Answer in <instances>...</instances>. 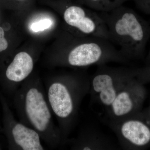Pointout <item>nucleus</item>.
Instances as JSON below:
<instances>
[{
  "mask_svg": "<svg viewBox=\"0 0 150 150\" xmlns=\"http://www.w3.org/2000/svg\"><path fill=\"white\" fill-rule=\"evenodd\" d=\"M20 121L35 130L51 149L62 146L59 126L55 125L45 88L37 78H28L12 96Z\"/></svg>",
  "mask_w": 150,
  "mask_h": 150,
  "instance_id": "obj_1",
  "label": "nucleus"
},
{
  "mask_svg": "<svg viewBox=\"0 0 150 150\" xmlns=\"http://www.w3.org/2000/svg\"><path fill=\"white\" fill-rule=\"evenodd\" d=\"M91 77L86 74L64 75L44 84L48 103L58 121L62 146L76 126L81 103L89 93Z\"/></svg>",
  "mask_w": 150,
  "mask_h": 150,
  "instance_id": "obj_2",
  "label": "nucleus"
},
{
  "mask_svg": "<svg viewBox=\"0 0 150 150\" xmlns=\"http://www.w3.org/2000/svg\"><path fill=\"white\" fill-rule=\"evenodd\" d=\"M99 14L107 26L109 40L120 47L122 56L129 62L143 59L150 38L149 23L123 6Z\"/></svg>",
  "mask_w": 150,
  "mask_h": 150,
  "instance_id": "obj_3",
  "label": "nucleus"
},
{
  "mask_svg": "<svg viewBox=\"0 0 150 150\" xmlns=\"http://www.w3.org/2000/svg\"><path fill=\"white\" fill-rule=\"evenodd\" d=\"M137 68L112 67L103 64L91 77L89 93L91 101L98 103L105 111L118 92L131 79L136 77Z\"/></svg>",
  "mask_w": 150,
  "mask_h": 150,
  "instance_id": "obj_4",
  "label": "nucleus"
},
{
  "mask_svg": "<svg viewBox=\"0 0 150 150\" xmlns=\"http://www.w3.org/2000/svg\"><path fill=\"white\" fill-rule=\"evenodd\" d=\"M108 125L124 150H145L150 147V125L144 112L116 120H108Z\"/></svg>",
  "mask_w": 150,
  "mask_h": 150,
  "instance_id": "obj_5",
  "label": "nucleus"
},
{
  "mask_svg": "<svg viewBox=\"0 0 150 150\" xmlns=\"http://www.w3.org/2000/svg\"><path fill=\"white\" fill-rule=\"evenodd\" d=\"M0 102L3 111V132L7 140L9 149H46L41 144L42 139L37 131L16 119L1 90Z\"/></svg>",
  "mask_w": 150,
  "mask_h": 150,
  "instance_id": "obj_6",
  "label": "nucleus"
},
{
  "mask_svg": "<svg viewBox=\"0 0 150 150\" xmlns=\"http://www.w3.org/2000/svg\"><path fill=\"white\" fill-rule=\"evenodd\" d=\"M144 85L135 77L123 86L105 111L109 120H118L141 112L147 95Z\"/></svg>",
  "mask_w": 150,
  "mask_h": 150,
  "instance_id": "obj_7",
  "label": "nucleus"
},
{
  "mask_svg": "<svg viewBox=\"0 0 150 150\" xmlns=\"http://www.w3.org/2000/svg\"><path fill=\"white\" fill-rule=\"evenodd\" d=\"M67 24L86 36H94L109 40L106 24L99 13L87 10L77 5L67 7L64 13Z\"/></svg>",
  "mask_w": 150,
  "mask_h": 150,
  "instance_id": "obj_8",
  "label": "nucleus"
},
{
  "mask_svg": "<svg viewBox=\"0 0 150 150\" xmlns=\"http://www.w3.org/2000/svg\"><path fill=\"white\" fill-rule=\"evenodd\" d=\"M33 66L34 61L30 54L25 52L17 54L0 80V87L4 93L12 97L21 83L28 78Z\"/></svg>",
  "mask_w": 150,
  "mask_h": 150,
  "instance_id": "obj_9",
  "label": "nucleus"
},
{
  "mask_svg": "<svg viewBox=\"0 0 150 150\" xmlns=\"http://www.w3.org/2000/svg\"><path fill=\"white\" fill-rule=\"evenodd\" d=\"M66 144L76 150H116L118 147L107 136L93 125H87L79 131L76 138L68 139Z\"/></svg>",
  "mask_w": 150,
  "mask_h": 150,
  "instance_id": "obj_10",
  "label": "nucleus"
},
{
  "mask_svg": "<svg viewBox=\"0 0 150 150\" xmlns=\"http://www.w3.org/2000/svg\"><path fill=\"white\" fill-rule=\"evenodd\" d=\"M93 10L100 12H108L121 6L129 0H83Z\"/></svg>",
  "mask_w": 150,
  "mask_h": 150,
  "instance_id": "obj_11",
  "label": "nucleus"
},
{
  "mask_svg": "<svg viewBox=\"0 0 150 150\" xmlns=\"http://www.w3.org/2000/svg\"><path fill=\"white\" fill-rule=\"evenodd\" d=\"M136 78L143 84L150 83V67L137 68Z\"/></svg>",
  "mask_w": 150,
  "mask_h": 150,
  "instance_id": "obj_12",
  "label": "nucleus"
},
{
  "mask_svg": "<svg viewBox=\"0 0 150 150\" xmlns=\"http://www.w3.org/2000/svg\"><path fill=\"white\" fill-rule=\"evenodd\" d=\"M52 21L51 20L49 19H45L33 23L30 26V28L34 32H39L49 28L52 25Z\"/></svg>",
  "mask_w": 150,
  "mask_h": 150,
  "instance_id": "obj_13",
  "label": "nucleus"
},
{
  "mask_svg": "<svg viewBox=\"0 0 150 150\" xmlns=\"http://www.w3.org/2000/svg\"><path fill=\"white\" fill-rule=\"evenodd\" d=\"M137 8L147 15H150V0H135Z\"/></svg>",
  "mask_w": 150,
  "mask_h": 150,
  "instance_id": "obj_14",
  "label": "nucleus"
},
{
  "mask_svg": "<svg viewBox=\"0 0 150 150\" xmlns=\"http://www.w3.org/2000/svg\"><path fill=\"white\" fill-rule=\"evenodd\" d=\"M8 46V43L4 38V31L2 28L0 27V52L6 50Z\"/></svg>",
  "mask_w": 150,
  "mask_h": 150,
  "instance_id": "obj_15",
  "label": "nucleus"
},
{
  "mask_svg": "<svg viewBox=\"0 0 150 150\" xmlns=\"http://www.w3.org/2000/svg\"><path fill=\"white\" fill-rule=\"evenodd\" d=\"M146 118L150 125V104L149 106L146 110L143 111Z\"/></svg>",
  "mask_w": 150,
  "mask_h": 150,
  "instance_id": "obj_16",
  "label": "nucleus"
},
{
  "mask_svg": "<svg viewBox=\"0 0 150 150\" xmlns=\"http://www.w3.org/2000/svg\"><path fill=\"white\" fill-rule=\"evenodd\" d=\"M146 66L150 67V49L145 60Z\"/></svg>",
  "mask_w": 150,
  "mask_h": 150,
  "instance_id": "obj_17",
  "label": "nucleus"
},
{
  "mask_svg": "<svg viewBox=\"0 0 150 150\" xmlns=\"http://www.w3.org/2000/svg\"><path fill=\"white\" fill-rule=\"evenodd\" d=\"M1 125H0V132H1ZM2 149L1 146V145L0 144V150Z\"/></svg>",
  "mask_w": 150,
  "mask_h": 150,
  "instance_id": "obj_18",
  "label": "nucleus"
},
{
  "mask_svg": "<svg viewBox=\"0 0 150 150\" xmlns=\"http://www.w3.org/2000/svg\"><path fill=\"white\" fill-rule=\"evenodd\" d=\"M18 1H24V0H18Z\"/></svg>",
  "mask_w": 150,
  "mask_h": 150,
  "instance_id": "obj_19",
  "label": "nucleus"
}]
</instances>
